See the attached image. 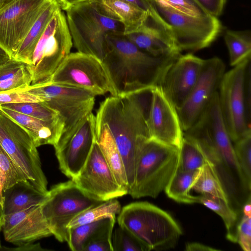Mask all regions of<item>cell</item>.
Listing matches in <instances>:
<instances>
[{
	"mask_svg": "<svg viewBox=\"0 0 251 251\" xmlns=\"http://www.w3.org/2000/svg\"><path fill=\"white\" fill-rule=\"evenodd\" d=\"M151 89L108 97L100 104L96 116L107 125L122 156L128 192L134 181L138 140L149 138L147 120Z\"/></svg>",
	"mask_w": 251,
	"mask_h": 251,
	"instance_id": "obj_1",
	"label": "cell"
},
{
	"mask_svg": "<svg viewBox=\"0 0 251 251\" xmlns=\"http://www.w3.org/2000/svg\"><path fill=\"white\" fill-rule=\"evenodd\" d=\"M108 50L103 60L115 96L151 89L159 85L168 66L178 56H153L139 49L124 34L107 36Z\"/></svg>",
	"mask_w": 251,
	"mask_h": 251,
	"instance_id": "obj_2",
	"label": "cell"
},
{
	"mask_svg": "<svg viewBox=\"0 0 251 251\" xmlns=\"http://www.w3.org/2000/svg\"><path fill=\"white\" fill-rule=\"evenodd\" d=\"M198 143L214 164L224 188L230 194L241 188L250 191L237 159L232 141L225 125L217 91L195 124L184 132Z\"/></svg>",
	"mask_w": 251,
	"mask_h": 251,
	"instance_id": "obj_3",
	"label": "cell"
},
{
	"mask_svg": "<svg viewBox=\"0 0 251 251\" xmlns=\"http://www.w3.org/2000/svg\"><path fill=\"white\" fill-rule=\"evenodd\" d=\"M179 158L178 149L150 138H139L134 181L128 194L134 199L157 197L174 174Z\"/></svg>",
	"mask_w": 251,
	"mask_h": 251,
	"instance_id": "obj_4",
	"label": "cell"
},
{
	"mask_svg": "<svg viewBox=\"0 0 251 251\" xmlns=\"http://www.w3.org/2000/svg\"><path fill=\"white\" fill-rule=\"evenodd\" d=\"M65 11L73 43L79 52L103 61L108 50L107 36L124 34L122 24L103 13L95 0L78 2Z\"/></svg>",
	"mask_w": 251,
	"mask_h": 251,
	"instance_id": "obj_5",
	"label": "cell"
},
{
	"mask_svg": "<svg viewBox=\"0 0 251 251\" xmlns=\"http://www.w3.org/2000/svg\"><path fill=\"white\" fill-rule=\"evenodd\" d=\"M118 215V225L131 232L150 251L174 248L182 234L180 227L168 213L147 201L126 205Z\"/></svg>",
	"mask_w": 251,
	"mask_h": 251,
	"instance_id": "obj_6",
	"label": "cell"
},
{
	"mask_svg": "<svg viewBox=\"0 0 251 251\" xmlns=\"http://www.w3.org/2000/svg\"><path fill=\"white\" fill-rule=\"evenodd\" d=\"M150 16L158 18L169 28L180 52L195 51L209 47L224 30L219 18L195 16L178 11L159 0L146 2Z\"/></svg>",
	"mask_w": 251,
	"mask_h": 251,
	"instance_id": "obj_7",
	"label": "cell"
},
{
	"mask_svg": "<svg viewBox=\"0 0 251 251\" xmlns=\"http://www.w3.org/2000/svg\"><path fill=\"white\" fill-rule=\"evenodd\" d=\"M73 44L66 16L59 6L37 42L28 65L32 77L31 85L48 81L70 54Z\"/></svg>",
	"mask_w": 251,
	"mask_h": 251,
	"instance_id": "obj_8",
	"label": "cell"
},
{
	"mask_svg": "<svg viewBox=\"0 0 251 251\" xmlns=\"http://www.w3.org/2000/svg\"><path fill=\"white\" fill-rule=\"evenodd\" d=\"M102 201L83 192L71 179L52 186L41 205L42 213L52 234L60 242H67V226L78 214Z\"/></svg>",
	"mask_w": 251,
	"mask_h": 251,
	"instance_id": "obj_9",
	"label": "cell"
},
{
	"mask_svg": "<svg viewBox=\"0 0 251 251\" xmlns=\"http://www.w3.org/2000/svg\"><path fill=\"white\" fill-rule=\"evenodd\" d=\"M0 144L25 178L48 194V181L38 151L28 132L0 109Z\"/></svg>",
	"mask_w": 251,
	"mask_h": 251,
	"instance_id": "obj_10",
	"label": "cell"
},
{
	"mask_svg": "<svg viewBox=\"0 0 251 251\" xmlns=\"http://www.w3.org/2000/svg\"><path fill=\"white\" fill-rule=\"evenodd\" d=\"M18 90L38 96L41 102L59 113L64 122L63 132L60 137L69 134L92 112L96 96L86 89L51 83L30 85Z\"/></svg>",
	"mask_w": 251,
	"mask_h": 251,
	"instance_id": "obj_11",
	"label": "cell"
},
{
	"mask_svg": "<svg viewBox=\"0 0 251 251\" xmlns=\"http://www.w3.org/2000/svg\"><path fill=\"white\" fill-rule=\"evenodd\" d=\"M45 83L61 84L90 91L96 96H115L107 69L99 58L79 52L70 53Z\"/></svg>",
	"mask_w": 251,
	"mask_h": 251,
	"instance_id": "obj_12",
	"label": "cell"
},
{
	"mask_svg": "<svg viewBox=\"0 0 251 251\" xmlns=\"http://www.w3.org/2000/svg\"><path fill=\"white\" fill-rule=\"evenodd\" d=\"M248 58L226 73L221 80L219 104L226 128L232 142L251 132L246 111L244 91Z\"/></svg>",
	"mask_w": 251,
	"mask_h": 251,
	"instance_id": "obj_13",
	"label": "cell"
},
{
	"mask_svg": "<svg viewBox=\"0 0 251 251\" xmlns=\"http://www.w3.org/2000/svg\"><path fill=\"white\" fill-rule=\"evenodd\" d=\"M96 116H86L69 134L53 146L60 170L73 179L86 163L95 141Z\"/></svg>",
	"mask_w": 251,
	"mask_h": 251,
	"instance_id": "obj_14",
	"label": "cell"
},
{
	"mask_svg": "<svg viewBox=\"0 0 251 251\" xmlns=\"http://www.w3.org/2000/svg\"><path fill=\"white\" fill-rule=\"evenodd\" d=\"M225 68L218 57L204 59L196 83L182 105L176 109L183 132L198 121L217 91Z\"/></svg>",
	"mask_w": 251,
	"mask_h": 251,
	"instance_id": "obj_15",
	"label": "cell"
},
{
	"mask_svg": "<svg viewBox=\"0 0 251 251\" xmlns=\"http://www.w3.org/2000/svg\"><path fill=\"white\" fill-rule=\"evenodd\" d=\"M49 0H15L0 11V47L13 57Z\"/></svg>",
	"mask_w": 251,
	"mask_h": 251,
	"instance_id": "obj_16",
	"label": "cell"
},
{
	"mask_svg": "<svg viewBox=\"0 0 251 251\" xmlns=\"http://www.w3.org/2000/svg\"><path fill=\"white\" fill-rule=\"evenodd\" d=\"M71 179L87 195L100 201L127 194L117 182L96 141L84 167Z\"/></svg>",
	"mask_w": 251,
	"mask_h": 251,
	"instance_id": "obj_17",
	"label": "cell"
},
{
	"mask_svg": "<svg viewBox=\"0 0 251 251\" xmlns=\"http://www.w3.org/2000/svg\"><path fill=\"white\" fill-rule=\"evenodd\" d=\"M147 122L149 138L179 150L184 132L176 107L160 86L151 90Z\"/></svg>",
	"mask_w": 251,
	"mask_h": 251,
	"instance_id": "obj_18",
	"label": "cell"
},
{
	"mask_svg": "<svg viewBox=\"0 0 251 251\" xmlns=\"http://www.w3.org/2000/svg\"><path fill=\"white\" fill-rule=\"evenodd\" d=\"M204 61L192 53L180 54L165 70L158 86L176 109L182 105L194 87Z\"/></svg>",
	"mask_w": 251,
	"mask_h": 251,
	"instance_id": "obj_19",
	"label": "cell"
},
{
	"mask_svg": "<svg viewBox=\"0 0 251 251\" xmlns=\"http://www.w3.org/2000/svg\"><path fill=\"white\" fill-rule=\"evenodd\" d=\"M1 230L5 240L15 245L52 235L41 205L4 215Z\"/></svg>",
	"mask_w": 251,
	"mask_h": 251,
	"instance_id": "obj_20",
	"label": "cell"
},
{
	"mask_svg": "<svg viewBox=\"0 0 251 251\" xmlns=\"http://www.w3.org/2000/svg\"><path fill=\"white\" fill-rule=\"evenodd\" d=\"M125 35L139 49L154 57H174L181 54L169 28L160 20L150 16L139 30Z\"/></svg>",
	"mask_w": 251,
	"mask_h": 251,
	"instance_id": "obj_21",
	"label": "cell"
},
{
	"mask_svg": "<svg viewBox=\"0 0 251 251\" xmlns=\"http://www.w3.org/2000/svg\"><path fill=\"white\" fill-rule=\"evenodd\" d=\"M0 109L28 132L37 148L54 146L63 132L64 124L47 122L1 106Z\"/></svg>",
	"mask_w": 251,
	"mask_h": 251,
	"instance_id": "obj_22",
	"label": "cell"
},
{
	"mask_svg": "<svg viewBox=\"0 0 251 251\" xmlns=\"http://www.w3.org/2000/svg\"><path fill=\"white\" fill-rule=\"evenodd\" d=\"M105 14L121 22L124 35L139 30L148 21L150 13L125 0H95Z\"/></svg>",
	"mask_w": 251,
	"mask_h": 251,
	"instance_id": "obj_23",
	"label": "cell"
},
{
	"mask_svg": "<svg viewBox=\"0 0 251 251\" xmlns=\"http://www.w3.org/2000/svg\"><path fill=\"white\" fill-rule=\"evenodd\" d=\"M48 194L39 191L26 179L18 181L2 193L4 215L41 205Z\"/></svg>",
	"mask_w": 251,
	"mask_h": 251,
	"instance_id": "obj_24",
	"label": "cell"
},
{
	"mask_svg": "<svg viewBox=\"0 0 251 251\" xmlns=\"http://www.w3.org/2000/svg\"><path fill=\"white\" fill-rule=\"evenodd\" d=\"M95 141L117 182L128 194V182L122 156L107 125L96 118Z\"/></svg>",
	"mask_w": 251,
	"mask_h": 251,
	"instance_id": "obj_25",
	"label": "cell"
},
{
	"mask_svg": "<svg viewBox=\"0 0 251 251\" xmlns=\"http://www.w3.org/2000/svg\"><path fill=\"white\" fill-rule=\"evenodd\" d=\"M56 0H49L12 58L28 65L35 47L55 11L59 7Z\"/></svg>",
	"mask_w": 251,
	"mask_h": 251,
	"instance_id": "obj_26",
	"label": "cell"
},
{
	"mask_svg": "<svg viewBox=\"0 0 251 251\" xmlns=\"http://www.w3.org/2000/svg\"><path fill=\"white\" fill-rule=\"evenodd\" d=\"M201 170H184L178 163L174 174L164 189L167 196L179 203H199V195L194 196L190 192Z\"/></svg>",
	"mask_w": 251,
	"mask_h": 251,
	"instance_id": "obj_27",
	"label": "cell"
},
{
	"mask_svg": "<svg viewBox=\"0 0 251 251\" xmlns=\"http://www.w3.org/2000/svg\"><path fill=\"white\" fill-rule=\"evenodd\" d=\"M28 64L11 58L0 66V93L26 88L31 84Z\"/></svg>",
	"mask_w": 251,
	"mask_h": 251,
	"instance_id": "obj_28",
	"label": "cell"
},
{
	"mask_svg": "<svg viewBox=\"0 0 251 251\" xmlns=\"http://www.w3.org/2000/svg\"><path fill=\"white\" fill-rule=\"evenodd\" d=\"M224 39L229 55L230 65L234 67L251 57V32L250 30L237 31L227 29Z\"/></svg>",
	"mask_w": 251,
	"mask_h": 251,
	"instance_id": "obj_29",
	"label": "cell"
},
{
	"mask_svg": "<svg viewBox=\"0 0 251 251\" xmlns=\"http://www.w3.org/2000/svg\"><path fill=\"white\" fill-rule=\"evenodd\" d=\"M192 190L201 195L208 194L219 198L229 203L228 195L224 188L215 167L211 161L201 169Z\"/></svg>",
	"mask_w": 251,
	"mask_h": 251,
	"instance_id": "obj_30",
	"label": "cell"
},
{
	"mask_svg": "<svg viewBox=\"0 0 251 251\" xmlns=\"http://www.w3.org/2000/svg\"><path fill=\"white\" fill-rule=\"evenodd\" d=\"M121 209L120 203L116 199L102 201L78 214L69 223L67 227L70 228L102 219L116 217Z\"/></svg>",
	"mask_w": 251,
	"mask_h": 251,
	"instance_id": "obj_31",
	"label": "cell"
},
{
	"mask_svg": "<svg viewBox=\"0 0 251 251\" xmlns=\"http://www.w3.org/2000/svg\"><path fill=\"white\" fill-rule=\"evenodd\" d=\"M199 203L212 210L221 217L226 229V238L235 243V232L234 231V228L237 220V214L230 207V204L219 198L208 194L199 195Z\"/></svg>",
	"mask_w": 251,
	"mask_h": 251,
	"instance_id": "obj_32",
	"label": "cell"
},
{
	"mask_svg": "<svg viewBox=\"0 0 251 251\" xmlns=\"http://www.w3.org/2000/svg\"><path fill=\"white\" fill-rule=\"evenodd\" d=\"M210 161L198 143L183 134L178 161L182 168L186 171L200 170Z\"/></svg>",
	"mask_w": 251,
	"mask_h": 251,
	"instance_id": "obj_33",
	"label": "cell"
},
{
	"mask_svg": "<svg viewBox=\"0 0 251 251\" xmlns=\"http://www.w3.org/2000/svg\"><path fill=\"white\" fill-rule=\"evenodd\" d=\"M0 106L47 122L64 124L63 119L57 112L41 101L4 103L0 104Z\"/></svg>",
	"mask_w": 251,
	"mask_h": 251,
	"instance_id": "obj_34",
	"label": "cell"
},
{
	"mask_svg": "<svg viewBox=\"0 0 251 251\" xmlns=\"http://www.w3.org/2000/svg\"><path fill=\"white\" fill-rule=\"evenodd\" d=\"M111 217L69 228V237L67 243L70 249L73 251H83L85 246L92 236Z\"/></svg>",
	"mask_w": 251,
	"mask_h": 251,
	"instance_id": "obj_35",
	"label": "cell"
},
{
	"mask_svg": "<svg viewBox=\"0 0 251 251\" xmlns=\"http://www.w3.org/2000/svg\"><path fill=\"white\" fill-rule=\"evenodd\" d=\"M25 179L23 173L0 144V201L2 205V192L18 181Z\"/></svg>",
	"mask_w": 251,
	"mask_h": 251,
	"instance_id": "obj_36",
	"label": "cell"
},
{
	"mask_svg": "<svg viewBox=\"0 0 251 251\" xmlns=\"http://www.w3.org/2000/svg\"><path fill=\"white\" fill-rule=\"evenodd\" d=\"M113 251H149L150 249L131 232L119 225L112 234Z\"/></svg>",
	"mask_w": 251,
	"mask_h": 251,
	"instance_id": "obj_37",
	"label": "cell"
},
{
	"mask_svg": "<svg viewBox=\"0 0 251 251\" xmlns=\"http://www.w3.org/2000/svg\"><path fill=\"white\" fill-rule=\"evenodd\" d=\"M116 217H111L90 239L83 251H113L112 234Z\"/></svg>",
	"mask_w": 251,
	"mask_h": 251,
	"instance_id": "obj_38",
	"label": "cell"
},
{
	"mask_svg": "<svg viewBox=\"0 0 251 251\" xmlns=\"http://www.w3.org/2000/svg\"><path fill=\"white\" fill-rule=\"evenodd\" d=\"M234 143V150L240 167L251 188V132Z\"/></svg>",
	"mask_w": 251,
	"mask_h": 251,
	"instance_id": "obj_39",
	"label": "cell"
},
{
	"mask_svg": "<svg viewBox=\"0 0 251 251\" xmlns=\"http://www.w3.org/2000/svg\"><path fill=\"white\" fill-rule=\"evenodd\" d=\"M236 230V243L239 244L243 251H251V217L243 215Z\"/></svg>",
	"mask_w": 251,
	"mask_h": 251,
	"instance_id": "obj_40",
	"label": "cell"
},
{
	"mask_svg": "<svg viewBox=\"0 0 251 251\" xmlns=\"http://www.w3.org/2000/svg\"><path fill=\"white\" fill-rule=\"evenodd\" d=\"M41 101V100L38 96L23 90H15L0 93V105L4 103Z\"/></svg>",
	"mask_w": 251,
	"mask_h": 251,
	"instance_id": "obj_41",
	"label": "cell"
},
{
	"mask_svg": "<svg viewBox=\"0 0 251 251\" xmlns=\"http://www.w3.org/2000/svg\"><path fill=\"white\" fill-rule=\"evenodd\" d=\"M206 13L219 18L223 13L226 0H193Z\"/></svg>",
	"mask_w": 251,
	"mask_h": 251,
	"instance_id": "obj_42",
	"label": "cell"
},
{
	"mask_svg": "<svg viewBox=\"0 0 251 251\" xmlns=\"http://www.w3.org/2000/svg\"><path fill=\"white\" fill-rule=\"evenodd\" d=\"M244 91L246 111L249 121L251 119V65L250 61L247 65L245 77Z\"/></svg>",
	"mask_w": 251,
	"mask_h": 251,
	"instance_id": "obj_43",
	"label": "cell"
},
{
	"mask_svg": "<svg viewBox=\"0 0 251 251\" xmlns=\"http://www.w3.org/2000/svg\"><path fill=\"white\" fill-rule=\"evenodd\" d=\"M17 246L14 248H7L1 247L0 251H44L46 249H43L40 243L33 244L32 242L22 243L16 244Z\"/></svg>",
	"mask_w": 251,
	"mask_h": 251,
	"instance_id": "obj_44",
	"label": "cell"
},
{
	"mask_svg": "<svg viewBox=\"0 0 251 251\" xmlns=\"http://www.w3.org/2000/svg\"><path fill=\"white\" fill-rule=\"evenodd\" d=\"M185 251H217L219 249L212 248L205 245L197 243H188L185 245Z\"/></svg>",
	"mask_w": 251,
	"mask_h": 251,
	"instance_id": "obj_45",
	"label": "cell"
},
{
	"mask_svg": "<svg viewBox=\"0 0 251 251\" xmlns=\"http://www.w3.org/2000/svg\"><path fill=\"white\" fill-rule=\"evenodd\" d=\"M62 10H65L68 7L86 0H56Z\"/></svg>",
	"mask_w": 251,
	"mask_h": 251,
	"instance_id": "obj_46",
	"label": "cell"
},
{
	"mask_svg": "<svg viewBox=\"0 0 251 251\" xmlns=\"http://www.w3.org/2000/svg\"><path fill=\"white\" fill-rule=\"evenodd\" d=\"M243 215L248 217H251V194L247 198V201L243 205Z\"/></svg>",
	"mask_w": 251,
	"mask_h": 251,
	"instance_id": "obj_47",
	"label": "cell"
},
{
	"mask_svg": "<svg viewBox=\"0 0 251 251\" xmlns=\"http://www.w3.org/2000/svg\"><path fill=\"white\" fill-rule=\"evenodd\" d=\"M129 2H130L141 8L144 9V10L150 13V9L147 4V3L145 2L144 0H125Z\"/></svg>",
	"mask_w": 251,
	"mask_h": 251,
	"instance_id": "obj_48",
	"label": "cell"
},
{
	"mask_svg": "<svg viewBox=\"0 0 251 251\" xmlns=\"http://www.w3.org/2000/svg\"><path fill=\"white\" fill-rule=\"evenodd\" d=\"M11 58L9 55L0 47V66Z\"/></svg>",
	"mask_w": 251,
	"mask_h": 251,
	"instance_id": "obj_49",
	"label": "cell"
},
{
	"mask_svg": "<svg viewBox=\"0 0 251 251\" xmlns=\"http://www.w3.org/2000/svg\"><path fill=\"white\" fill-rule=\"evenodd\" d=\"M15 0H0V11L10 4Z\"/></svg>",
	"mask_w": 251,
	"mask_h": 251,
	"instance_id": "obj_50",
	"label": "cell"
},
{
	"mask_svg": "<svg viewBox=\"0 0 251 251\" xmlns=\"http://www.w3.org/2000/svg\"><path fill=\"white\" fill-rule=\"evenodd\" d=\"M3 216H4V214H3V211L2 205L0 201V231L2 228ZM1 247V246L0 242V250Z\"/></svg>",
	"mask_w": 251,
	"mask_h": 251,
	"instance_id": "obj_51",
	"label": "cell"
},
{
	"mask_svg": "<svg viewBox=\"0 0 251 251\" xmlns=\"http://www.w3.org/2000/svg\"><path fill=\"white\" fill-rule=\"evenodd\" d=\"M144 0V1H145V2L146 3V1H147V0ZM191 0L194 1L193 0ZM194 2H195V1H194ZM148 7H149V6H148Z\"/></svg>",
	"mask_w": 251,
	"mask_h": 251,
	"instance_id": "obj_52",
	"label": "cell"
}]
</instances>
